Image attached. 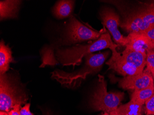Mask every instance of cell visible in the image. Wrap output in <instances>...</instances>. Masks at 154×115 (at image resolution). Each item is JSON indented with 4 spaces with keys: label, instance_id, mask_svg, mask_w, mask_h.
I'll return each mask as SVG.
<instances>
[{
    "label": "cell",
    "instance_id": "cell-5",
    "mask_svg": "<svg viewBox=\"0 0 154 115\" xmlns=\"http://www.w3.org/2000/svg\"><path fill=\"white\" fill-rule=\"evenodd\" d=\"M153 25L154 5H151L130 14L121 22L120 26L130 33L143 32Z\"/></svg>",
    "mask_w": 154,
    "mask_h": 115
},
{
    "label": "cell",
    "instance_id": "cell-3",
    "mask_svg": "<svg viewBox=\"0 0 154 115\" xmlns=\"http://www.w3.org/2000/svg\"><path fill=\"white\" fill-rule=\"evenodd\" d=\"M99 81L91 98V106L96 110L110 113L120 106L124 98L122 92H108L107 85L103 76H98Z\"/></svg>",
    "mask_w": 154,
    "mask_h": 115
},
{
    "label": "cell",
    "instance_id": "cell-18",
    "mask_svg": "<svg viewBox=\"0 0 154 115\" xmlns=\"http://www.w3.org/2000/svg\"><path fill=\"white\" fill-rule=\"evenodd\" d=\"M145 110L148 115H154V93L145 103Z\"/></svg>",
    "mask_w": 154,
    "mask_h": 115
},
{
    "label": "cell",
    "instance_id": "cell-20",
    "mask_svg": "<svg viewBox=\"0 0 154 115\" xmlns=\"http://www.w3.org/2000/svg\"><path fill=\"white\" fill-rule=\"evenodd\" d=\"M21 115H33L30 110V104H27L21 108Z\"/></svg>",
    "mask_w": 154,
    "mask_h": 115
},
{
    "label": "cell",
    "instance_id": "cell-19",
    "mask_svg": "<svg viewBox=\"0 0 154 115\" xmlns=\"http://www.w3.org/2000/svg\"><path fill=\"white\" fill-rule=\"evenodd\" d=\"M139 33L146 37L150 42L154 41V25L148 29L147 30Z\"/></svg>",
    "mask_w": 154,
    "mask_h": 115
},
{
    "label": "cell",
    "instance_id": "cell-15",
    "mask_svg": "<svg viewBox=\"0 0 154 115\" xmlns=\"http://www.w3.org/2000/svg\"><path fill=\"white\" fill-rule=\"evenodd\" d=\"M154 93V86L152 85L139 90L134 91L131 100L134 102L143 105Z\"/></svg>",
    "mask_w": 154,
    "mask_h": 115
},
{
    "label": "cell",
    "instance_id": "cell-1",
    "mask_svg": "<svg viewBox=\"0 0 154 115\" xmlns=\"http://www.w3.org/2000/svg\"><path fill=\"white\" fill-rule=\"evenodd\" d=\"M118 45L113 42L109 34L105 32L96 40L85 45H79L66 49H58L55 53L58 61L64 66L79 65L84 57L102 49H116Z\"/></svg>",
    "mask_w": 154,
    "mask_h": 115
},
{
    "label": "cell",
    "instance_id": "cell-23",
    "mask_svg": "<svg viewBox=\"0 0 154 115\" xmlns=\"http://www.w3.org/2000/svg\"><path fill=\"white\" fill-rule=\"evenodd\" d=\"M0 115H8V113L4 111H1L0 112Z\"/></svg>",
    "mask_w": 154,
    "mask_h": 115
},
{
    "label": "cell",
    "instance_id": "cell-10",
    "mask_svg": "<svg viewBox=\"0 0 154 115\" xmlns=\"http://www.w3.org/2000/svg\"><path fill=\"white\" fill-rule=\"evenodd\" d=\"M120 58L127 64L143 71L146 65L147 54L145 52L137 51L125 48L122 53H120Z\"/></svg>",
    "mask_w": 154,
    "mask_h": 115
},
{
    "label": "cell",
    "instance_id": "cell-17",
    "mask_svg": "<svg viewBox=\"0 0 154 115\" xmlns=\"http://www.w3.org/2000/svg\"><path fill=\"white\" fill-rule=\"evenodd\" d=\"M146 65L147 68L146 71L149 72L154 76V49L148 50L147 52Z\"/></svg>",
    "mask_w": 154,
    "mask_h": 115
},
{
    "label": "cell",
    "instance_id": "cell-13",
    "mask_svg": "<svg viewBox=\"0 0 154 115\" xmlns=\"http://www.w3.org/2000/svg\"><path fill=\"white\" fill-rule=\"evenodd\" d=\"M73 1H60L53 9V13L55 17L62 19L67 18L71 14L74 7Z\"/></svg>",
    "mask_w": 154,
    "mask_h": 115
},
{
    "label": "cell",
    "instance_id": "cell-8",
    "mask_svg": "<svg viewBox=\"0 0 154 115\" xmlns=\"http://www.w3.org/2000/svg\"><path fill=\"white\" fill-rule=\"evenodd\" d=\"M119 85L124 89L139 90L153 85V77L145 70L137 75L124 77L120 80Z\"/></svg>",
    "mask_w": 154,
    "mask_h": 115
},
{
    "label": "cell",
    "instance_id": "cell-24",
    "mask_svg": "<svg viewBox=\"0 0 154 115\" xmlns=\"http://www.w3.org/2000/svg\"><path fill=\"white\" fill-rule=\"evenodd\" d=\"M109 115H119L116 111H113V112H111L110 113H109Z\"/></svg>",
    "mask_w": 154,
    "mask_h": 115
},
{
    "label": "cell",
    "instance_id": "cell-26",
    "mask_svg": "<svg viewBox=\"0 0 154 115\" xmlns=\"http://www.w3.org/2000/svg\"><path fill=\"white\" fill-rule=\"evenodd\" d=\"M153 77V86H154V76H152Z\"/></svg>",
    "mask_w": 154,
    "mask_h": 115
},
{
    "label": "cell",
    "instance_id": "cell-22",
    "mask_svg": "<svg viewBox=\"0 0 154 115\" xmlns=\"http://www.w3.org/2000/svg\"><path fill=\"white\" fill-rule=\"evenodd\" d=\"M149 47V50L154 49V41L150 42Z\"/></svg>",
    "mask_w": 154,
    "mask_h": 115
},
{
    "label": "cell",
    "instance_id": "cell-2",
    "mask_svg": "<svg viewBox=\"0 0 154 115\" xmlns=\"http://www.w3.org/2000/svg\"><path fill=\"white\" fill-rule=\"evenodd\" d=\"M109 55V51L97 53H90L85 57V64L80 70L73 73L55 70L51 73L52 78L67 88L74 87L79 81L85 79L87 75L100 71Z\"/></svg>",
    "mask_w": 154,
    "mask_h": 115
},
{
    "label": "cell",
    "instance_id": "cell-14",
    "mask_svg": "<svg viewBox=\"0 0 154 115\" xmlns=\"http://www.w3.org/2000/svg\"><path fill=\"white\" fill-rule=\"evenodd\" d=\"M11 49L6 45L3 40L0 42V73L4 74L8 71L9 64L14 62Z\"/></svg>",
    "mask_w": 154,
    "mask_h": 115
},
{
    "label": "cell",
    "instance_id": "cell-7",
    "mask_svg": "<svg viewBox=\"0 0 154 115\" xmlns=\"http://www.w3.org/2000/svg\"><path fill=\"white\" fill-rule=\"evenodd\" d=\"M100 15L103 25L108 29L115 42L120 45L126 46L128 39L127 37H124L119 30L121 21L118 14L111 8H104L100 11Z\"/></svg>",
    "mask_w": 154,
    "mask_h": 115
},
{
    "label": "cell",
    "instance_id": "cell-6",
    "mask_svg": "<svg viewBox=\"0 0 154 115\" xmlns=\"http://www.w3.org/2000/svg\"><path fill=\"white\" fill-rule=\"evenodd\" d=\"M105 28L96 31L84 25L74 17L71 18L66 32V39L69 44H76L86 41H95L99 38L106 32Z\"/></svg>",
    "mask_w": 154,
    "mask_h": 115
},
{
    "label": "cell",
    "instance_id": "cell-12",
    "mask_svg": "<svg viewBox=\"0 0 154 115\" xmlns=\"http://www.w3.org/2000/svg\"><path fill=\"white\" fill-rule=\"evenodd\" d=\"M20 1H5L0 2L1 20L17 17Z\"/></svg>",
    "mask_w": 154,
    "mask_h": 115
},
{
    "label": "cell",
    "instance_id": "cell-11",
    "mask_svg": "<svg viewBox=\"0 0 154 115\" xmlns=\"http://www.w3.org/2000/svg\"><path fill=\"white\" fill-rule=\"evenodd\" d=\"M128 42L125 48L137 51L147 52L150 41L139 32L130 33L127 37Z\"/></svg>",
    "mask_w": 154,
    "mask_h": 115
},
{
    "label": "cell",
    "instance_id": "cell-4",
    "mask_svg": "<svg viewBox=\"0 0 154 115\" xmlns=\"http://www.w3.org/2000/svg\"><path fill=\"white\" fill-rule=\"evenodd\" d=\"M25 92L6 74L0 76V110L8 113L17 104L26 103Z\"/></svg>",
    "mask_w": 154,
    "mask_h": 115
},
{
    "label": "cell",
    "instance_id": "cell-25",
    "mask_svg": "<svg viewBox=\"0 0 154 115\" xmlns=\"http://www.w3.org/2000/svg\"><path fill=\"white\" fill-rule=\"evenodd\" d=\"M102 115H109V113H107V112H105Z\"/></svg>",
    "mask_w": 154,
    "mask_h": 115
},
{
    "label": "cell",
    "instance_id": "cell-9",
    "mask_svg": "<svg viewBox=\"0 0 154 115\" xmlns=\"http://www.w3.org/2000/svg\"><path fill=\"white\" fill-rule=\"evenodd\" d=\"M112 55L106 64L109 66V69H112L117 73L125 77L134 76L141 73L143 71L125 63L120 58V53L116 49L112 50Z\"/></svg>",
    "mask_w": 154,
    "mask_h": 115
},
{
    "label": "cell",
    "instance_id": "cell-16",
    "mask_svg": "<svg viewBox=\"0 0 154 115\" xmlns=\"http://www.w3.org/2000/svg\"><path fill=\"white\" fill-rule=\"evenodd\" d=\"M143 105L130 101L120 105L115 110L119 115H142Z\"/></svg>",
    "mask_w": 154,
    "mask_h": 115
},
{
    "label": "cell",
    "instance_id": "cell-21",
    "mask_svg": "<svg viewBox=\"0 0 154 115\" xmlns=\"http://www.w3.org/2000/svg\"><path fill=\"white\" fill-rule=\"evenodd\" d=\"M21 108L22 107L21 105L17 104L14 106L13 109H12L9 112H8V115H21L20 111Z\"/></svg>",
    "mask_w": 154,
    "mask_h": 115
}]
</instances>
